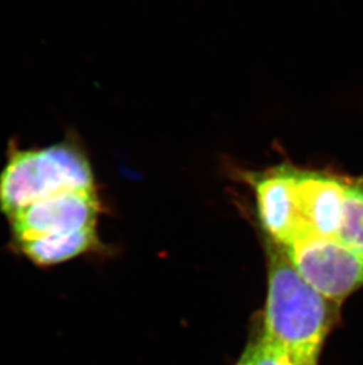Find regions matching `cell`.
<instances>
[{
	"label": "cell",
	"mask_w": 363,
	"mask_h": 365,
	"mask_svg": "<svg viewBox=\"0 0 363 365\" xmlns=\"http://www.w3.org/2000/svg\"><path fill=\"white\" fill-rule=\"evenodd\" d=\"M296 172L283 167L254 179L262 226L274 242L283 247L303 237L295 190Z\"/></svg>",
	"instance_id": "6"
},
{
	"label": "cell",
	"mask_w": 363,
	"mask_h": 365,
	"mask_svg": "<svg viewBox=\"0 0 363 365\" xmlns=\"http://www.w3.org/2000/svg\"><path fill=\"white\" fill-rule=\"evenodd\" d=\"M97 190H75L32 203L7 217L12 244L39 267L78 258L98 245Z\"/></svg>",
	"instance_id": "1"
},
{
	"label": "cell",
	"mask_w": 363,
	"mask_h": 365,
	"mask_svg": "<svg viewBox=\"0 0 363 365\" xmlns=\"http://www.w3.org/2000/svg\"><path fill=\"white\" fill-rule=\"evenodd\" d=\"M332 303L300 274L283 246L276 242L269 246L262 338L319 357L334 321Z\"/></svg>",
	"instance_id": "2"
},
{
	"label": "cell",
	"mask_w": 363,
	"mask_h": 365,
	"mask_svg": "<svg viewBox=\"0 0 363 365\" xmlns=\"http://www.w3.org/2000/svg\"><path fill=\"white\" fill-rule=\"evenodd\" d=\"M254 348L255 345H249V348L244 351L243 355L241 357L240 362L237 365H253V359H254Z\"/></svg>",
	"instance_id": "9"
},
{
	"label": "cell",
	"mask_w": 363,
	"mask_h": 365,
	"mask_svg": "<svg viewBox=\"0 0 363 365\" xmlns=\"http://www.w3.org/2000/svg\"><path fill=\"white\" fill-rule=\"evenodd\" d=\"M75 190H97L85 154L66 141L14 150L0 174V210L7 217L32 203Z\"/></svg>",
	"instance_id": "3"
},
{
	"label": "cell",
	"mask_w": 363,
	"mask_h": 365,
	"mask_svg": "<svg viewBox=\"0 0 363 365\" xmlns=\"http://www.w3.org/2000/svg\"><path fill=\"white\" fill-rule=\"evenodd\" d=\"M337 239L363 253V180L347 181L342 222Z\"/></svg>",
	"instance_id": "7"
},
{
	"label": "cell",
	"mask_w": 363,
	"mask_h": 365,
	"mask_svg": "<svg viewBox=\"0 0 363 365\" xmlns=\"http://www.w3.org/2000/svg\"><path fill=\"white\" fill-rule=\"evenodd\" d=\"M347 180L322 173L296 172L295 190L303 237L337 239Z\"/></svg>",
	"instance_id": "5"
},
{
	"label": "cell",
	"mask_w": 363,
	"mask_h": 365,
	"mask_svg": "<svg viewBox=\"0 0 363 365\" xmlns=\"http://www.w3.org/2000/svg\"><path fill=\"white\" fill-rule=\"evenodd\" d=\"M317 357L262 338L254 348L253 365H316Z\"/></svg>",
	"instance_id": "8"
},
{
	"label": "cell",
	"mask_w": 363,
	"mask_h": 365,
	"mask_svg": "<svg viewBox=\"0 0 363 365\" xmlns=\"http://www.w3.org/2000/svg\"><path fill=\"white\" fill-rule=\"evenodd\" d=\"M293 265L317 292L339 303L363 286V253L339 239L305 237L285 247Z\"/></svg>",
	"instance_id": "4"
}]
</instances>
